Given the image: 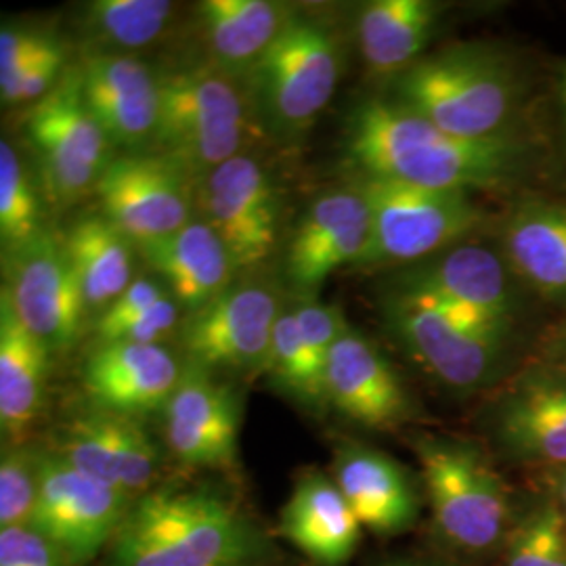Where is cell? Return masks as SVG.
Segmentation results:
<instances>
[{
  "label": "cell",
  "instance_id": "cell-17",
  "mask_svg": "<svg viewBox=\"0 0 566 566\" xmlns=\"http://www.w3.org/2000/svg\"><path fill=\"white\" fill-rule=\"evenodd\" d=\"M369 233V206L355 182L325 191L308 203L285 248L287 282L306 298H315L338 269L359 264Z\"/></svg>",
  "mask_w": 566,
  "mask_h": 566
},
{
  "label": "cell",
  "instance_id": "cell-30",
  "mask_svg": "<svg viewBox=\"0 0 566 566\" xmlns=\"http://www.w3.org/2000/svg\"><path fill=\"white\" fill-rule=\"evenodd\" d=\"M65 245L81 277L88 313L99 317L135 282V243L103 214H91L70 227Z\"/></svg>",
  "mask_w": 566,
  "mask_h": 566
},
{
  "label": "cell",
  "instance_id": "cell-3",
  "mask_svg": "<svg viewBox=\"0 0 566 566\" xmlns=\"http://www.w3.org/2000/svg\"><path fill=\"white\" fill-rule=\"evenodd\" d=\"M392 102L462 139L504 137L516 112V78L485 46H451L424 55L392 81Z\"/></svg>",
  "mask_w": 566,
  "mask_h": 566
},
{
  "label": "cell",
  "instance_id": "cell-20",
  "mask_svg": "<svg viewBox=\"0 0 566 566\" xmlns=\"http://www.w3.org/2000/svg\"><path fill=\"white\" fill-rule=\"evenodd\" d=\"M327 407L367 430H397L418 418V407L385 353L357 329H348L329 353Z\"/></svg>",
  "mask_w": 566,
  "mask_h": 566
},
{
  "label": "cell",
  "instance_id": "cell-35",
  "mask_svg": "<svg viewBox=\"0 0 566 566\" xmlns=\"http://www.w3.org/2000/svg\"><path fill=\"white\" fill-rule=\"evenodd\" d=\"M41 451L4 446L0 460V528L30 525L39 500Z\"/></svg>",
  "mask_w": 566,
  "mask_h": 566
},
{
  "label": "cell",
  "instance_id": "cell-44",
  "mask_svg": "<svg viewBox=\"0 0 566 566\" xmlns=\"http://www.w3.org/2000/svg\"><path fill=\"white\" fill-rule=\"evenodd\" d=\"M374 566H451L430 558H418V556H390Z\"/></svg>",
  "mask_w": 566,
  "mask_h": 566
},
{
  "label": "cell",
  "instance_id": "cell-36",
  "mask_svg": "<svg viewBox=\"0 0 566 566\" xmlns=\"http://www.w3.org/2000/svg\"><path fill=\"white\" fill-rule=\"evenodd\" d=\"M292 311L304 348L315 369L325 378L332 348L350 329L343 311L336 304L319 303L317 298H304L303 303L292 306Z\"/></svg>",
  "mask_w": 566,
  "mask_h": 566
},
{
  "label": "cell",
  "instance_id": "cell-43",
  "mask_svg": "<svg viewBox=\"0 0 566 566\" xmlns=\"http://www.w3.org/2000/svg\"><path fill=\"white\" fill-rule=\"evenodd\" d=\"M547 365H552V367H556V369L566 374V325L565 329L558 334V338L552 344V348H549Z\"/></svg>",
  "mask_w": 566,
  "mask_h": 566
},
{
  "label": "cell",
  "instance_id": "cell-23",
  "mask_svg": "<svg viewBox=\"0 0 566 566\" xmlns=\"http://www.w3.org/2000/svg\"><path fill=\"white\" fill-rule=\"evenodd\" d=\"M332 479L343 491L346 504L378 537H397L418 525L422 495L413 474L374 447L343 441L336 447Z\"/></svg>",
  "mask_w": 566,
  "mask_h": 566
},
{
  "label": "cell",
  "instance_id": "cell-2",
  "mask_svg": "<svg viewBox=\"0 0 566 566\" xmlns=\"http://www.w3.org/2000/svg\"><path fill=\"white\" fill-rule=\"evenodd\" d=\"M280 549L223 486L163 485L137 497L103 566H275Z\"/></svg>",
  "mask_w": 566,
  "mask_h": 566
},
{
  "label": "cell",
  "instance_id": "cell-13",
  "mask_svg": "<svg viewBox=\"0 0 566 566\" xmlns=\"http://www.w3.org/2000/svg\"><path fill=\"white\" fill-rule=\"evenodd\" d=\"M462 313L476 324L510 334L516 298L504 256L485 245L455 243L443 252L397 271L392 290Z\"/></svg>",
  "mask_w": 566,
  "mask_h": 566
},
{
  "label": "cell",
  "instance_id": "cell-28",
  "mask_svg": "<svg viewBox=\"0 0 566 566\" xmlns=\"http://www.w3.org/2000/svg\"><path fill=\"white\" fill-rule=\"evenodd\" d=\"M504 261L547 301L566 303V206L528 202L510 214Z\"/></svg>",
  "mask_w": 566,
  "mask_h": 566
},
{
  "label": "cell",
  "instance_id": "cell-34",
  "mask_svg": "<svg viewBox=\"0 0 566 566\" xmlns=\"http://www.w3.org/2000/svg\"><path fill=\"white\" fill-rule=\"evenodd\" d=\"M44 231L39 191L15 147L0 143V242L13 254Z\"/></svg>",
  "mask_w": 566,
  "mask_h": 566
},
{
  "label": "cell",
  "instance_id": "cell-18",
  "mask_svg": "<svg viewBox=\"0 0 566 566\" xmlns=\"http://www.w3.org/2000/svg\"><path fill=\"white\" fill-rule=\"evenodd\" d=\"M495 446L512 462L566 468V374L539 365L523 371L489 411Z\"/></svg>",
  "mask_w": 566,
  "mask_h": 566
},
{
  "label": "cell",
  "instance_id": "cell-27",
  "mask_svg": "<svg viewBox=\"0 0 566 566\" xmlns=\"http://www.w3.org/2000/svg\"><path fill=\"white\" fill-rule=\"evenodd\" d=\"M443 9L432 0H374L364 4L355 21V34L367 72L380 81H395L422 60Z\"/></svg>",
  "mask_w": 566,
  "mask_h": 566
},
{
  "label": "cell",
  "instance_id": "cell-37",
  "mask_svg": "<svg viewBox=\"0 0 566 566\" xmlns=\"http://www.w3.org/2000/svg\"><path fill=\"white\" fill-rule=\"evenodd\" d=\"M63 49L65 42L55 34L4 25L0 32V81L18 76L23 70Z\"/></svg>",
  "mask_w": 566,
  "mask_h": 566
},
{
  "label": "cell",
  "instance_id": "cell-7",
  "mask_svg": "<svg viewBox=\"0 0 566 566\" xmlns=\"http://www.w3.org/2000/svg\"><path fill=\"white\" fill-rule=\"evenodd\" d=\"M355 177L371 217L369 243L357 266L420 263L462 242L483 221V208L465 191Z\"/></svg>",
  "mask_w": 566,
  "mask_h": 566
},
{
  "label": "cell",
  "instance_id": "cell-19",
  "mask_svg": "<svg viewBox=\"0 0 566 566\" xmlns=\"http://www.w3.org/2000/svg\"><path fill=\"white\" fill-rule=\"evenodd\" d=\"M82 95L114 149L149 151L160 112V78L130 53H88L78 63Z\"/></svg>",
  "mask_w": 566,
  "mask_h": 566
},
{
  "label": "cell",
  "instance_id": "cell-6",
  "mask_svg": "<svg viewBox=\"0 0 566 566\" xmlns=\"http://www.w3.org/2000/svg\"><path fill=\"white\" fill-rule=\"evenodd\" d=\"M343 76V46L324 21L294 11L245 78L250 107L283 139H296L324 114Z\"/></svg>",
  "mask_w": 566,
  "mask_h": 566
},
{
  "label": "cell",
  "instance_id": "cell-31",
  "mask_svg": "<svg viewBox=\"0 0 566 566\" xmlns=\"http://www.w3.org/2000/svg\"><path fill=\"white\" fill-rule=\"evenodd\" d=\"M175 4L166 0H95L84 7V28L109 53L139 51L170 28Z\"/></svg>",
  "mask_w": 566,
  "mask_h": 566
},
{
  "label": "cell",
  "instance_id": "cell-32",
  "mask_svg": "<svg viewBox=\"0 0 566 566\" xmlns=\"http://www.w3.org/2000/svg\"><path fill=\"white\" fill-rule=\"evenodd\" d=\"M264 374L271 386L292 403L301 405L311 413L327 409L325 378L315 369L304 348L292 308H283L275 324Z\"/></svg>",
  "mask_w": 566,
  "mask_h": 566
},
{
  "label": "cell",
  "instance_id": "cell-39",
  "mask_svg": "<svg viewBox=\"0 0 566 566\" xmlns=\"http://www.w3.org/2000/svg\"><path fill=\"white\" fill-rule=\"evenodd\" d=\"M67 61V49L57 51L49 57L34 63L32 67L23 70L18 76H11L7 81H0V97L4 105H23V103L41 102L44 95H49L55 84L61 81Z\"/></svg>",
  "mask_w": 566,
  "mask_h": 566
},
{
  "label": "cell",
  "instance_id": "cell-40",
  "mask_svg": "<svg viewBox=\"0 0 566 566\" xmlns=\"http://www.w3.org/2000/svg\"><path fill=\"white\" fill-rule=\"evenodd\" d=\"M166 294L168 290L164 287L163 282H156L151 277H135V282L130 283L120 296L97 317L95 327H97L99 343H105L118 327L142 315L145 308L158 303Z\"/></svg>",
  "mask_w": 566,
  "mask_h": 566
},
{
  "label": "cell",
  "instance_id": "cell-41",
  "mask_svg": "<svg viewBox=\"0 0 566 566\" xmlns=\"http://www.w3.org/2000/svg\"><path fill=\"white\" fill-rule=\"evenodd\" d=\"M179 306L181 304L168 292L158 303L145 308L142 315L118 327L105 343L163 344L179 324Z\"/></svg>",
  "mask_w": 566,
  "mask_h": 566
},
{
  "label": "cell",
  "instance_id": "cell-8",
  "mask_svg": "<svg viewBox=\"0 0 566 566\" xmlns=\"http://www.w3.org/2000/svg\"><path fill=\"white\" fill-rule=\"evenodd\" d=\"M386 324L405 350L447 390L476 392L506 369L507 336L443 304L388 292Z\"/></svg>",
  "mask_w": 566,
  "mask_h": 566
},
{
  "label": "cell",
  "instance_id": "cell-24",
  "mask_svg": "<svg viewBox=\"0 0 566 566\" xmlns=\"http://www.w3.org/2000/svg\"><path fill=\"white\" fill-rule=\"evenodd\" d=\"M280 535L315 566H346L355 556L361 525L332 474L303 472L283 504Z\"/></svg>",
  "mask_w": 566,
  "mask_h": 566
},
{
  "label": "cell",
  "instance_id": "cell-1",
  "mask_svg": "<svg viewBox=\"0 0 566 566\" xmlns=\"http://www.w3.org/2000/svg\"><path fill=\"white\" fill-rule=\"evenodd\" d=\"M344 154L355 175L465 193L502 189L528 164L525 145L512 135L462 139L380 97L350 109Z\"/></svg>",
  "mask_w": 566,
  "mask_h": 566
},
{
  "label": "cell",
  "instance_id": "cell-9",
  "mask_svg": "<svg viewBox=\"0 0 566 566\" xmlns=\"http://www.w3.org/2000/svg\"><path fill=\"white\" fill-rule=\"evenodd\" d=\"M23 126L53 202L67 206L95 191L114 147L86 107L78 65H70L55 88L30 105Z\"/></svg>",
  "mask_w": 566,
  "mask_h": 566
},
{
  "label": "cell",
  "instance_id": "cell-42",
  "mask_svg": "<svg viewBox=\"0 0 566 566\" xmlns=\"http://www.w3.org/2000/svg\"><path fill=\"white\" fill-rule=\"evenodd\" d=\"M549 495L560 507L566 518V468L549 470Z\"/></svg>",
  "mask_w": 566,
  "mask_h": 566
},
{
  "label": "cell",
  "instance_id": "cell-21",
  "mask_svg": "<svg viewBox=\"0 0 566 566\" xmlns=\"http://www.w3.org/2000/svg\"><path fill=\"white\" fill-rule=\"evenodd\" d=\"M164 344L99 343L82 365V386L95 409L142 420L163 409L182 378Z\"/></svg>",
  "mask_w": 566,
  "mask_h": 566
},
{
  "label": "cell",
  "instance_id": "cell-29",
  "mask_svg": "<svg viewBox=\"0 0 566 566\" xmlns=\"http://www.w3.org/2000/svg\"><path fill=\"white\" fill-rule=\"evenodd\" d=\"M198 11L212 63L243 76L294 15L287 4L273 0H203Z\"/></svg>",
  "mask_w": 566,
  "mask_h": 566
},
{
  "label": "cell",
  "instance_id": "cell-15",
  "mask_svg": "<svg viewBox=\"0 0 566 566\" xmlns=\"http://www.w3.org/2000/svg\"><path fill=\"white\" fill-rule=\"evenodd\" d=\"M164 439L175 460L193 470H229L238 462L242 397L200 365L185 364L164 407Z\"/></svg>",
  "mask_w": 566,
  "mask_h": 566
},
{
  "label": "cell",
  "instance_id": "cell-26",
  "mask_svg": "<svg viewBox=\"0 0 566 566\" xmlns=\"http://www.w3.org/2000/svg\"><path fill=\"white\" fill-rule=\"evenodd\" d=\"M53 353L21 324L9 292H0V428L9 446L23 443L41 416Z\"/></svg>",
  "mask_w": 566,
  "mask_h": 566
},
{
  "label": "cell",
  "instance_id": "cell-33",
  "mask_svg": "<svg viewBox=\"0 0 566 566\" xmlns=\"http://www.w3.org/2000/svg\"><path fill=\"white\" fill-rule=\"evenodd\" d=\"M502 554L504 566H566V518L549 493L514 516Z\"/></svg>",
  "mask_w": 566,
  "mask_h": 566
},
{
  "label": "cell",
  "instance_id": "cell-16",
  "mask_svg": "<svg viewBox=\"0 0 566 566\" xmlns=\"http://www.w3.org/2000/svg\"><path fill=\"white\" fill-rule=\"evenodd\" d=\"M200 193L203 221L219 233L238 269L259 266L271 256L280 235L282 206L261 164L240 154L206 175Z\"/></svg>",
  "mask_w": 566,
  "mask_h": 566
},
{
  "label": "cell",
  "instance_id": "cell-45",
  "mask_svg": "<svg viewBox=\"0 0 566 566\" xmlns=\"http://www.w3.org/2000/svg\"><path fill=\"white\" fill-rule=\"evenodd\" d=\"M560 102H563V109H565L566 116V65L560 72Z\"/></svg>",
  "mask_w": 566,
  "mask_h": 566
},
{
  "label": "cell",
  "instance_id": "cell-11",
  "mask_svg": "<svg viewBox=\"0 0 566 566\" xmlns=\"http://www.w3.org/2000/svg\"><path fill=\"white\" fill-rule=\"evenodd\" d=\"M2 287L21 324L53 355L78 343L91 313L65 238L44 229L36 240L9 254V277Z\"/></svg>",
  "mask_w": 566,
  "mask_h": 566
},
{
  "label": "cell",
  "instance_id": "cell-25",
  "mask_svg": "<svg viewBox=\"0 0 566 566\" xmlns=\"http://www.w3.org/2000/svg\"><path fill=\"white\" fill-rule=\"evenodd\" d=\"M139 250L170 296L189 313L219 298L240 271L219 233L206 221H189L177 233Z\"/></svg>",
  "mask_w": 566,
  "mask_h": 566
},
{
  "label": "cell",
  "instance_id": "cell-10",
  "mask_svg": "<svg viewBox=\"0 0 566 566\" xmlns=\"http://www.w3.org/2000/svg\"><path fill=\"white\" fill-rule=\"evenodd\" d=\"M114 486L81 472L55 451H41L39 500L30 526L74 563L86 566L116 537L130 504Z\"/></svg>",
  "mask_w": 566,
  "mask_h": 566
},
{
  "label": "cell",
  "instance_id": "cell-5",
  "mask_svg": "<svg viewBox=\"0 0 566 566\" xmlns=\"http://www.w3.org/2000/svg\"><path fill=\"white\" fill-rule=\"evenodd\" d=\"M160 78V112L151 149L202 182L242 151L250 103L233 76L214 63L168 70Z\"/></svg>",
  "mask_w": 566,
  "mask_h": 566
},
{
  "label": "cell",
  "instance_id": "cell-22",
  "mask_svg": "<svg viewBox=\"0 0 566 566\" xmlns=\"http://www.w3.org/2000/svg\"><path fill=\"white\" fill-rule=\"evenodd\" d=\"M55 453L133 500L156 486L160 455L139 420L93 407L63 426Z\"/></svg>",
  "mask_w": 566,
  "mask_h": 566
},
{
  "label": "cell",
  "instance_id": "cell-38",
  "mask_svg": "<svg viewBox=\"0 0 566 566\" xmlns=\"http://www.w3.org/2000/svg\"><path fill=\"white\" fill-rule=\"evenodd\" d=\"M0 566H78L30 525L0 528Z\"/></svg>",
  "mask_w": 566,
  "mask_h": 566
},
{
  "label": "cell",
  "instance_id": "cell-14",
  "mask_svg": "<svg viewBox=\"0 0 566 566\" xmlns=\"http://www.w3.org/2000/svg\"><path fill=\"white\" fill-rule=\"evenodd\" d=\"M191 181L154 151L122 154L103 170L95 193L102 214L137 248L177 233L191 221Z\"/></svg>",
  "mask_w": 566,
  "mask_h": 566
},
{
  "label": "cell",
  "instance_id": "cell-12",
  "mask_svg": "<svg viewBox=\"0 0 566 566\" xmlns=\"http://www.w3.org/2000/svg\"><path fill=\"white\" fill-rule=\"evenodd\" d=\"M282 306L263 283H240L189 313L181 329L187 364L206 371H264Z\"/></svg>",
  "mask_w": 566,
  "mask_h": 566
},
{
  "label": "cell",
  "instance_id": "cell-4",
  "mask_svg": "<svg viewBox=\"0 0 566 566\" xmlns=\"http://www.w3.org/2000/svg\"><path fill=\"white\" fill-rule=\"evenodd\" d=\"M411 447L437 537L464 556L502 549L514 514L506 483L485 451L472 441L437 434H420Z\"/></svg>",
  "mask_w": 566,
  "mask_h": 566
}]
</instances>
